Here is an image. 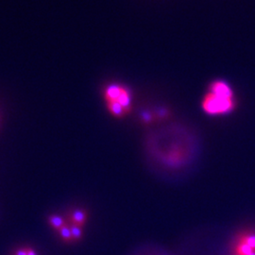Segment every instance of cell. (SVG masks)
Masks as SVG:
<instances>
[{"label":"cell","mask_w":255,"mask_h":255,"mask_svg":"<svg viewBox=\"0 0 255 255\" xmlns=\"http://www.w3.org/2000/svg\"><path fill=\"white\" fill-rule=\"evenodd\" d=\"M201 108L209 116H222L230 113L235 108L233 90L224 81H214L202 98Z\"/></svg>","instance_id":"obj_1"},{"label":"cell","mask_w":255,"mask_h":255,"mask_svg":"<svg viewBox=\"0 0 255 255\" xmlns=\"http://www.w3.org/2000/svg\"><path fill=\"white\" fill-rule=\"evenodd\" d=\"M103 98L110 115L115 118L126 117L132 108V95L124 85L109 84L104 89Z\"/></svg>","instance_id":"obj_2"},{"label":"cell","mask_w":255,"mask_h":255,"mask_svg":"<svg viewBox=\"0 0 255 255\" xmlns=\"http://www.w3.org/2000/svg\"><path fill=\"white\" fill-rule=\"evenodd\" d=\"M232 255H255V231L246 230L238 234L232 246Z\"/></svg>","instance_id":"obj_3"},{"label":"cell","mask_w":255,"mask_h":255,"mask_svg":"<svg viewBox=\"0 0 255 255\" xmlns=\"http://www.w3.org/2000/svg\"><path fill=\"white\" fill-rule=\"evenodd\" d=\"M69 220L71 225L79 226L83 228L88 220V213L84 209H75L69 214Z\"/></svg>","instance_id":"obj_4"},{"label":"cell","mask_w":255,"mask_h":255,"mask_svg":"<svg viewBox=\"0 0 255 255\" xmlns=\"http://www.w3.org/2000/svg\"><path fill=\"white\" fill-rule=\"evenodd\" d=\"M48 222H49L50 227L57 232H59L64 226L66 225L65 220L62 216H58V215H50V216H49Z\"/></svg>","instance_id":"obj_5"},{"label":"cell","mask_w":255,"mask_h":255,"mask_svg":"<svg viewBox=\"0 0 255 255\" xmlns=\"http://www.w3.org/2000/svg\"><path fill=\"white\" fill-rule=\"evenodd\" d=\"M60 237L61 239L66 243V244H72L74 243L73 241V237H72V234H71V230H70V225H64L59 232Z\"/></svg>","instance_id":"obj_6"},{"label":"cell","mask_w":255,"mask_h":255,"mask_svg":"<svg viewBox=\"0 0 255 255\" xmlns=\"http://www.w3.org/2000/svg\"><path fill=\"white\" fill-rule=\"evenodd\" d=\"M70 230H71V234H72V237H73V241L74 243L79 242L82 237H83V231L82 228L79 227V226L70 225Z\"/></svg>","instance_id":"obj_7"},{"label":"cell","mask_w":255,"mask_h":255,"mask_svg":"<svg viewBox=\"0 0 255 255\" xmlns=\"http://www.w3.org/2000/svg\"><path fill=\"white\" fill-rule=\"evenodd\" d=\"M14 255H28V248H20L15 251Z\"/></svg>","instance_id":"obj_8"},{"label":"cell","mask_w":255,"mask_h":255,"mask_svg":"<svg viewBox=\"0 0 255 255\" xmlns=\"http://www.w3.org/2000/svg\"><path fill=\"white\" fill-rule=\"evenodd\" d=\"M28 255H37V254L33 249L28 248Z\"/></svg>","instance_id":"obj_9"}]
</instances>
